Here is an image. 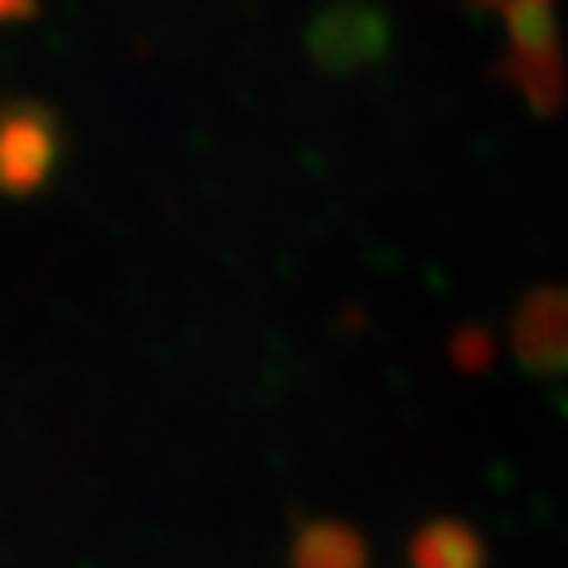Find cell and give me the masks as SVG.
I'll return each instance as SVG.
<instances>
[{
	"label": "cell",
	"instance_id": "cell-8",
	"mask_svg": "<svg viewBox=\"0 0 568 568\" xmlns=\"http://www.w3.org/2000/svg\"><path fill=\"white\" fill-rule=\"evenodd\" d=\"M36 17V0H0V24H20Z\"/></svg>",
	"mask_w": 568,
	"mask_h": 568
},
{
	"label": "cell",
	"instance_id": "cell-1",
	"mask_svg": "<svg viewBox=\"0 0 568 568\" xmlns=\"http://www.w3.org/2000/svg\"><path fill=\"white\" fill-rule=\"evenodd\" d=\"M506 24V83L537 115L565 103L568 68L560 40L557 0H481Z\"/></svg>",
	"mask_w": 568,
	"mask_h": 568
},
{
	"label": "cell",
	"instance_id": "cell-2",
	"mask_svg": "<svg viewBox=\"0 0 568 568\" xmlns=\"http://www.w3.org/2000/svg\"><path fill=\"white\" fill-rule=\"evenodd\" d=\"M63 159V131L40 99L0 103V194L32 197L48 186Z\"/></svg>",
	"mask_w": 568,
	"mask_h": 568
},
{
	"label": "cell",
	"instance_id": "cell-3",
	"mask_svg": "<svg viewBox=\"0 0 568 568\" xmlns=\"http://www.w3.org/2000/svg\"><path fill=\"white\" fill-rule=\"evenodd\" d=\"M304 44H308L316 68L332 71V75H347V71H364L387 55L390 24L372 4L339 0L312 20L308 32H304Z\"/></svg>",
	"mask_w": 568,
	"mask_h": 568
},
{
	"label": "cell",
	"instance_id": "cell-5",
	"mask_svg": "<svg viewBox=\"0 0 568 568\" xmlns=\"http://www.w3.org/2000/svg\"><path fill=\"white\" fill-rule=\"evenodd\" d=\"M410 568H486V545L458 517H435L410 537Z\"/></svg>",
	"mask_w": 568,
	"mask_h": 568
},
{
	"label": "cell",
	"instance_id": "cell-7",
	"mask_svg": "<svg viewBox=\"0 0 568 568\" xmlns=\"http://www.w3.org/2000/svg\"><path fill=\"white\" fill-rule=\"evenodd\" d=\"M454 355H458L466 367H478L489 355V339L481 336V332H462V336L454 339Z\"/></svg>",
	"mask_w": 568,
	"mask_h": 568
},
{
	"label": "cell",
	"instance_id": "cell-4",
	"mask_svg": "<svg viewBox=\"0 0 568 568\" xmlns=\"http://www.w3.org/2000/svg\"><path fill=\"white\" fill-rule=\"evenodd\" d=\"M514 355L532 375H565L568 372V293L541 284L521 296L514 312Z\"/></svg>",
	"mask_w": 568,
	"mask_h": 568
},
{
	"label": "cell",
	"instance_id": "cell-6",
	"mask_svg": "<svg viewBox=\"0 0 568 568\" xmlns=\"http://www.w3.org/2000/svg\"><path fill=\"white\" fill-rule=\"evenodd\" d=\"M288 560L293 568H367V541L344 521H304Z\"/></svg>",
	"mask_w": 568,
	"mask_h": 568
}]
</instances>
